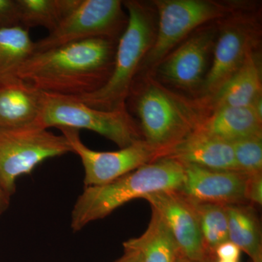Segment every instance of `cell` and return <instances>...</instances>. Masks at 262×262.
<instances>
[{"label":"cell","mask_w":262,"mask_h":262,"mask_svg":"<svg viewBox=\"0 0 262 262\" xmlns=\"http://www.w3.org/2000/svg\"><path fill=\"white\" fill-rule=\"evenodd\" d=\"M229 241L251 258L262 262L261 232L257 215L247 204L226 206Z\"/></svg>","instance_id":"obj_19"},{"label":"cell","mask_w":262,"mask_h":262,"mask_svg":"<svg viewBox=\"0 0 262 262\" xmlns=\"http://www.w3.org/2000/svg\"><path fill=\"white\" fill-rule=\"evenodd\" d=\"M116 41L105 37L75 41L39 53L24 62L18 77L42 92L79 97L106 83Z\"/></svg>","instance_id":"obj_1"},{"label":"cell","mask_w":262,"mask_h":262,"mask_svg":"<svg viewBox=\"0 0 262 262\" xmlns=\"http://www.w3.org/2000/svg\"><path fill=\"white\" fill-rule=\"evenodd\" d=\"M249 32L241 24L229 25L221 32L215 43L213 64L203 83L207 94H215L246 61L253 43Z\"/></svg>","instance_id":"obj_14"},{"label":"cell","mask_w":262,"mask_h":262,"mask_svg":"<svg viewBox=\"0 0 262 262\" xmlns=\"http://www.w3.org/2000/svg\"><path fill=\"white\" fill-rule=\"evenodd\" d=\"M70 152L64 136L37 125L0 129V186L10 198L18 177L32 173L45 160Z\"/></svg>","instance_id":"obj_5"},{"label":"cell","mask_w":262,"mask_h":262,"mask_svg":"<svg viewBox=\"0 0 262 262\" xmlns=\"http://www.w3.org/2000/svg\"><path fill=\"white\" fill-rule=\"evenodd\" d=\"M37 126L87 129L113 141L120 149L141 140L135 122L126 110L104 111L91 107L72 96L42 92Z\"/></svg>","instance_id":"obj_4"},{"label":"cell","mask_w":262,"mask_h":262,"mask_svg":"<svg viewBox=\"0 0 262 262\" xmlns=\"http://www.w3.org/2000/svg\"><path fill=\"white\" fill-rule=\"evenodd\" d=\"M192 201L195 210L202 237L210 254H214L215 248L229 241L228 220L226 206L214 203Z\"/></svg>","instance_id":"obj_22"},{"label":"cell","mask_w":262,"mask_h":262,"mask_svg":"<svg viewBox=\"0 0 262 262\" xmlns=\"http://www.w3.org/2000/svg\"><path fill=\"white\" fill-rule=\"evenodd\" d=\"M231 144L239 171L248 175L261 173L262 134L244 138Z\"/></svg>","instance_id":"obj_23"},{"label":"cell","mask_w":262,"mask_h":262,"mask_svg":"<svg viewBox=\"0 0 262 262\" xmlns=\"http://www.w3.org/2000/svg\"><path fill=\"white\" fill-rule=\"evenodd\" d=\"M58 129L70 143L72 152L80 157L84 170V187L107 184L163 157L162 151L143 139L117 151H95L84 145L77 129Z\"/></svg>","instance_id":"obj_8"},{"label":"cell","mask_w":262,"mask_h":262,"mask_svg":"<svg viewBox=\"0 0 262 262\" xmlns=\"http://www.w3.org/2000/svg\"><path fill=\"white\" fill-rule=\"evenodd\" d=\"M213 29H206L187 39L160 66V74L169 82L190 89L200 82L214 41Z\"/></svg>","instance_id":"obj_12"},{"label":"cell","mask_w":262,"mask_h":262,"mask_svg":"<svg viewBox=\"0 0 262 262\" xmlns=\"http://www.w3.org/2000/svg\"><path fill=\"white\" fill-rule=\"evenodd\" d=\"M135 107L144 141L162 151L163 157L170 148L196 128L184 106L158 86H149L141 92L136 98Z\"/></svg>","instance_id":"obj_7"},{"label":"cell","mask_w":262,"mask_h":262,"mask_svg":"<svg viewBox=\"0 0 262 262\" xmlns=\"http://www.w3.org/2000/svg\"><path fill=\"white\" fill-rule=\"evenodd\" d=\"M184 178L179 192L193 201L222 206L247 204L248 174L238 170H219L183 164Z\"/></svg>","instance_id":"obj_11"},{"label":"cell","mask_w":262,"mask_h":262,"mask_svg":"<svg viewBox=\"0 0 262 262\" xmlns=\"http://www.w3.org/2000/svg\"><path fill=\"white\" fill-rule=\"evenodd\" d=\"M183 178V164L163 157L107 184L84 187L72 209L71 228L79 232L125 203L151 193L179 190Z\"/></svg>","instance_id":"obj_2"},{"label":"cell","mask_w":262,"mask_h":262,"mask_svg":"<svg viewBox=\"0 0 262 262\" xmlns=\"http://www.w3.org/2000/svg\"><path fill=\"white\" fill-rule=\"evenodd\" d=\"M10 196L5 192L3 188L0 186V218L3 213L8 210L10 205Z\"/></svg>","instance_id":"obj_28"},{"label":"cell","mask_w":262,"mask_h":262,"mask_svg":"<svg viewBox=\"0 0 262 262\" xmlns=\"http://www.w3.org/2000/svg\"><path fill=\"white\" fill-rule=\"evenodd\" d=\"M20 27H43L53 32L81 0H16Z\"/></svg>","instance_id":"obj_21"},{"label":"cell","mask_w":262,"mask_h":262,"mask_svg":"<svg viewBox=\"0 0 262 262\" xmlns=\"http://www.w3.org/2000/svg\"><path fill=\"white\" fill-rule=\"evenodd\" d=\"M42 91L20 79L0 84V129L37 125Z\"/></svg>","instance_id":"obj_15"},{"label":"cell","mask_w":262,"mask_h":262,"mask_svg":"<svg viewBox=\"0 0 262 262\" xmlns=\"http://www.w3.org/2000/svg\"><path fill=\"white\" fill-rule=\"evenodd\" d=\"M246 199L247 203L261 206L262 204V174L248 175L246 186Z\"/></svg>","instance_id":"obj_25"},{"label":"cell","mask_w":262,"mask_h":262,"mask_svg":"<svg viewBox=\"0 0 262 262\" xmlns=\"http://www.w3.org/2000/svg\"><path fill=\"white\" fill-rule=\"evenodd\" d=\"M159 14L158 34L144 58L146 64H155L196 27L225 15L228 8L220 3L203 0L155 1Z\"/></svg>","instance_id":"obj_9"},{"label":"cell","mask_w":262,"mask_h":262,"mask_svg":"<svg viewBox=\"0 0 262 262\" xmlns=\"http://www.w3.org/2000/svg\"><path fill=\"white\" fill-rule=\"evenodd\" d=\"M122 5L119 0H81L56 29L34 42V53L90 38L105 37L116 41L127 25Z\"/></svg>","instance_id":"obj_6"},{"label":"cell","mask_w":262,"mask_h":262,"mask_svg":"<svg viewBox=\"0 0 262 262\" xmlns=\"http://www.w3.org/2000/svg\"><path fill=\"white\" fill-rule=\"evenodd\" d=\"M128 12L125 30L117 42L111 75L101 89L75 97L91 107L104 111L125 110V101L139 65L152 46L151 17L142 4L124 2Z\"/></svg>","instance_id":"obj_3"},{"label":"cell","mask_w":262,"mask_h":262,"mask_svg":"<svg viewBox=\"0 0 262 262\" xmlns=\"http://www.w3.org/2000/svg\"><path fill=\"white\" fill-rule=\"evenodd\" d=\"M216 262H238L237 261H226V260L217 259Z\"/></svg>","instance_id":"obj_30"},{"label":"cell","mask_w":262,"mask_h":262,"mask_svg":"<svg viewBox=\"0 0 262 262\" xmlns=\"http://www.w3.org/2000/svg\"><path fill=\"white\" fill-rule=\"evenodd\" d=\"M151 210V220L145 232L124 242V249L138 251L142 262H176L180 256L177 242L159 213Z\"/></svg>","instance_id":"obj_18"},{"label":"cell","mask_w":262,"mask_h":262,"mask_svg":"<svg viewBox=\"0 0 262 262\" xmlns=\"http://www.w3.org/2000/svg\"><path fill=\"white\" fill-rule=\"evenodd\" d=\"M262 118L252 106H222L198 128L222 140L233 141L262 134Z\"/></svg>","instance_id":"obj_16"},{"label":"cell","mask_w":262,"mask_h":262,"mask_svg":"<svg viewBox=\"0 0 262 262\" xmlns=\"http://www.w3.org/2000/svg\"><path fill=\"white\" fill-rule=\"evenodd\" d=\"M176 262H198V261H192V260L188 259V258L185 257H183V256H179L178 258H177V261ZM208 262H211V261H208Z\"/></svg>","instance_id":"obj_29"},{"label":"cell","mask_w":262,"mask_h":262,"mask_svg":"<svg viewBox=\"0 0 262 262\" xmlns=\"http://www.w3.org/2000/svg\"><path fill=\"white\" fill-rule=\"evenodd\" d=\"M241 249L233 243L227 241L215 248L214 255L217 259L238 261Z\"/></svg>","instance_id":"obj_26"},{"label":"cell","mask_w":262,"mask_h":262,"mask_svg":"<svg viewBox=\"0 0 262 262\" xmlns=\"http://www.w3.org/2000/svg\"><path fill=\"white\" fill-rule=\"evenodd\" d=\"M158 212L173 234L183 257L211 261L202 237L199 221L190 199L179 190L151 193L144 198Z\"/></svg>","instance_id":"obj_10"},{"label":"cell","mask_w":262,"mask_h":262,"mask_svg":"<svg viewBox=\"0 0 262 262\" xmlns=\"http://www.w3.org/2000/svg\"><path fill=\"white\" fill-rule=\"evenodd\" d=\"M34 52L29 29L20 26L0 29V84L18 79L19 70Z\"/></svg>","instance_id":"obj_20"},{"label":"cell","mask_w":262,"mask_h":262,"mask_svg":"<svg viewBox=\"0 0 262 262\" xmlns=\"http://www.w3.org/2000/svg\"><path fill=\"white\" fill-rule=\"evenodd\" d=\"M165 157L202 168L238 170L232 144L198 127L170 148Z\"/></svg>","instance_id":"obj_13"},{"label":"cell","mask_w":262,"mask_h":262,"mask_svg":"<svg viewBox=\"0 0 262 262\" xmlns=\"http://www.w3.org/2000/svg\"><path fill=\"white\" fill-rule=\"evenodd\" d=\"M20 26L16 0H0V29Z\"/></svg>","instance_id":"obj_24"},{"label":"cell","mask_w":262,"mask_h":262,"mask_svg":"<svg viewBox=\"0 0 262 262\" xmlns=\"http://www.w3.org/2000/svg\"><path fill=\"white\" fill-rule=\"evenodd\" d=\"M125 253L121 258L115 262H142L140 253L134 250L124 249Z\"/></svg>","instance_id":"obj_27"},{"label":"cell","mask_w":262,"mask_h":262,"mask_svg":"<svg viewBox=\"0 0 262 262\" xmlns=\"http://www.w3.org/2000/svg\"><path fill=\"white\" fill-rule=\"evenodd\" d=\"M261 92L259 61L251 52L235 73L215 94L218 108L252 106Z\"/></svg>","instance_id":"obj_17"}]
</instances>
